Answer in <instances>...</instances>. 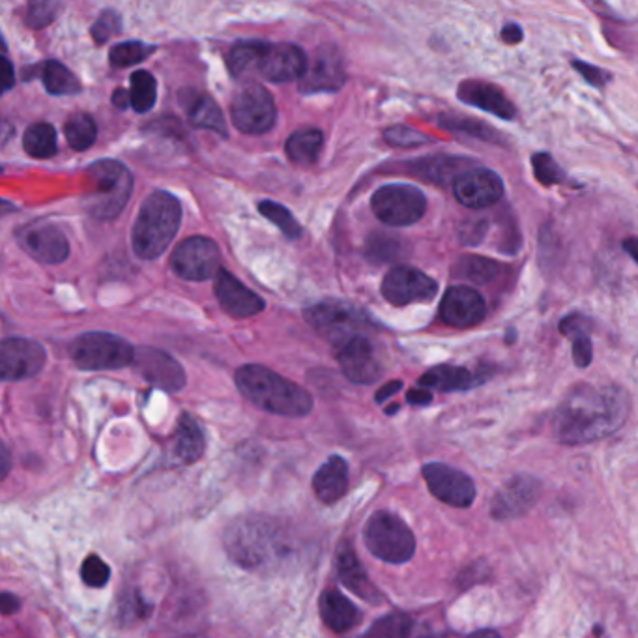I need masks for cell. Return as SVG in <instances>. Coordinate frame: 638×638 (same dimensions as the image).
Segmentation results:
<instances>
[{
	"label": "cell",
	"instance_id": "obj_1",
	"mask_svg": "<svg viewBox=\"0 0 638 638\" xmlns=\"http://www.w3.org/2000/svg\"><path fill=\"white\" fill-rule=\"evenodd\" d=\"M629 410V393L622 388L579 384L558 406L552 425L560 442L569 446L588 444L616 433Z\"/></svg>",
	"mask_w": 638,
	"mask_h": 638
},
{
	"label": "cell",
	"instance_id": "obj_2",
	"mask_svg": "<svg viewBox=\"0 0 638 638\" xmlns=\"http://www.w3.org/2000/svg\"><path fill=\"white\" fill-rule=\"evenodd\" d=\"M225 551L236 566L262 571L283 562L290 552L287 534L268 517H242L223 536Z\"/></svg>",
	"mask_w": 638,
	"mask_h": 638
},
{
	"label": "cell",
	"instance_id": "obj_3",
	"mask_svg": "<svg viewBox=\"0 0 638 638\" xmlns=\"http://www.w3.org/2000/svg\"><path fill=\"white\" fill-rule=\"evenodd\" d=\"M234 380L247 401L264 412L304 418L313 410L311 393L264 365H244L236 371Z\"/></svg>",
	"mask_w": 638,
	"mask_h": 638
},
{
	"label": "cell",
	"instance_id": "obj_4",
	"mask_svg": "<svg viewBox=\"0 0 638 638\" xmlns=\"http://www.w3.org/2000/svg\"><path fill=\"white\" fill-rule=\"evenodd\" d=\"M182 223V204L167 193L154 191L146 197L131 229V246L139 259H160L173 244Z\"/></svg>",
	"mask_w": 638,
	"mask_h": 638
},
{
	"label": "cell",
	"instance_id": "obj_5",
	"mask_svg": "<svg viewBox=\"0 0 638 638\" xmlns=\"http://www.w3.org/2000/svg\"><path fill=\"white\" fill-rule=\"evenodd\" d=\"M90 191L85 197V208L92 218L111 221L130 203L133 193V174L116 160L94 161L88 165Z\"/></svg>",
	"mask_w": 638,
	"mask_h": 638
},
{
	"label": "cell",
	"instance_id": "obj_6",
	"mask_svg": "<svg viewBox=\"0 0 638 638\" xmlns=\"http://www.w3.org/2000/svg\"><path fill=\"white\" fill-rule=\"evenodd\" d=\"M363 541L378 560L405 564L416 552V539L403 519L390 511H377L363 528Z\"/></svg>",
	"mask_w": 638,
	"mask_h": 638
},
{
	"label": "cell",
	"instance_id": "obj_7",
	"mask_svg": "<svg viewBox=\"0 0 638 638\" xmlns=\"http://www.w3.org/2000/svg\"><path fill=\"white\" fill-rule=\"evenodd\" d=\"M135 347L120 335L87 332L75 337L70 358L81 371H116L133 362Z\"/></svg>",
	"mask_w": 638,
	"mask_h": 638
},
{
	"label": "cell",
	"instance_id": "obj_8",
	"mask_svg": "<svg viewBox=\"0 0 638 638\" xmlns=\"http://www.w3.org/2000/svg\"><path fill=\"white\" fill-rule=\"evenodd\" d=\"M304 317L317 334L334 343L335 347L354 335H365L373 330L371 320L360 307L341 300H324L311 305L305 309Z\"/></svg>",
	"mask_w": 638,
	"mask_h": 638
},
{
	"label": "cell",
	"instance_id": "obj_9",
	"mask_svg": "<svg viewBox=\"0 0 638 638\" xmlns=\"http://www.w3.org/2000/svg\"><path fill=\"white\" fill-rule=\"evenodd\" d=\"M371 208L384 225L408 227L418 223L427 212V199L421 189L410 184H388L375 191Z\"/></svg>",
	"mask_w": 638,
	"mask_h": 638
},
{
	"label": "cell",
	"instance_id": "obj_10",
	"mask_svg": "<svg viewBox=\"0 0 638 638\" xmlns=\"http://www.w3.org/2000/svg\"><path fill=\"white\" fill-rule=\"evenodd\" d=\"M231 116L236 130L246 135H262L276 126L277 107L274 96L261 85L249 83L234 96Z\"/></svg>",
	"mask_w": 638,
	"mask_h": 638
},
{
	"label": "cell",
	"instance_id": "obj_11",
	"mask_svg": "<svg viewBox=\"0 0 638 638\" xmlns=\"http://www.w3.org/2000/svg\"><path fill=\"white\" fill-rule=\"evenodd\" d=\"M169 264L180 279L208 281L221 268V251L214 240L206 236H191L176 246Z\"/></svg>",
	"mask_w": 638,
	"mask_h": 638
},
{
	"label": "cell",
	"instance_id": "obj_12",
	"mask_svg": "<svg viewBox=\"0 0 638 638\" xmlns=\"http://www.w3.org/2000/svg\"><path fill=\"white\" fill-rule=\"evenodd\" d=\"M47 362L44 345L29 337L0 339V380L21 382L36 377Z\"/></svg>",
	"mask_w": 638,
	"mask_h": 638
},
{
	"label": "cell",
	"instance_id": "obj_13",
	"mask_svg": "<svg viewBox=\"0 0 638 638\" xmlns=\"http://www.w3.org/2000/svg\"><path fill=\"white\" fill-rule=\"evenodd\" d=\"M438 292L435 279L412 266H395L382 281V296L388 304L405 307L433 300Z\"/></svg>",
	"mask_w": 638,
	"mask_h": 638
},
{
	"label": "cell",
	"instance_id": "obj_14",
	"mask_svg": "<svg viewBox=\"0 0 638 638\" xmlns=\"http://www.w3.org/2000/svg\"><path fill=\"white\" fill-rule=\"evenodd\" d=\"M139 375L148 384L163 392L176 393L186 386V371L173 356L165 350L154 347L135 348L133 362Z\"/></svg>",
	"mask_w": 638,
	"mask_h": 638
},
{
	"label": "cell",
	"instance_id": "obj_15",
	"mask_svg": "<svg viewBox=\"0 0 638 638\" xmlns=\"http://www.w3.org/2000/svg\"><path fill=\"white\" fill-rule=\"evenodd\" d=\"M337 362L354 384L377 382L384 373L377 347L367 335H354L337 347Z\"/></svg>",
	"mask_w": 638,
	"mask_h": 638
},
{
	"label": "cell",
	"instance_id": "obj_16",
	"mask_svg": "<svg viewBox=\"0 0 638 638\" xmlns=\"http://www.w3.org/2000/svg\"><path fill=\"white\" fill-rule=\"evenodd\" d=\"M307 62V55L298 45L262 42L253 72L270 83H289L304 75Z\"/></svg>",
	"mask_w": 638,
	"mask_h": 638
},
{
	"label": "cell",
	"instance_id": "obj_17",
	"mask_svg": "<svg viewBox=\"0 0 638 638\" xmlns=\"http://www.w3.org/2000/svg\"><path fill=\"white\" fill-rule=\"evenodd\" d=\"M423 479L436 500L453 508H468L476 500L474 481L448 464H425Z\"/></svg>",
	"mask_w": 638,
	"mask_h": 638
},
{
	"label": "cell",
	"instance_id": "obj_18",
	"mask_svg": "<svg viewBox=\"0 0 638 638\" xmlns=\"http://www.w3.org/2000/svg\"><path fill=\"white\" fill-rule=\"evenodd\" d=\"M453 193L466 208L481 210L502 199L504 182L489 169H466L453 178Z\"/></svg>",
	"mask_w": 638,
	"mask_h": 638
},
{
	"label": "cell",
	"instance_id": "obj_19",
	"mask_svg": "<svg viewBox=\"0 0 638 638\" xmlns=\"http://www.w3.org/2000/svg\"><path fill=\"white\" fill-rule=\"evenodd\" d=\"M19 242L32 259L42 264H62L70 257V242L53 223H34L19 232Z\"/></svg>",
	"mask_w": 638,
	"mask_h": 638
},
{
	"label": "cell",
	"instance_id": "obj_20",
	"mask_svg": "<svg viewBox=\"0 0 638 638\" xmlns=\"http://www.w3.org/2000/svg\"><path fill=\"white\" fill-rule=\"evenodd\" d=\"M485 315L487 304L478 290L466 285L446 290L440 304V317L448 326L472 328L485 319Z\"/></svg>",
	"mask_w": 638,
	"mask_h": 638
},
{
	"label": "cell",
	"instance_id": "obj_21",
	"mask_svg": "<svg viewBox=\"0 0 638 638\" xmlns=\"http://www.w3.org/2000/svg\"><path fill=\"white\" fill-rule=\"evenodd\" d=\"M214 279H216L214 283L216 298L227 315H231L234 319H249L264 311L266 304L261 296L247 289L246 285L232 276L231 272L219 268Z\"/></svg>",
	"mask_w": 638,
	"mask_h": 638
},
{
	"label": "cell",
	"instance_id": "obj_22",
	"mask_svg": "<svg viewBox=\"0 0 638 638\" xmlns=\"http://www.w3.org/2000/svg\"><path fill=\"white\" fill-rule=\"evenodd\" d=\"M300 79H302L300 90L304 94L337 92L345 85L343 58L332 47H322L315 60L311 64L307 62L305 73Z\"/></svg>",
	"mask_w": 638,
	"mask_h": 638
},
{
	"label": "cell",
	"instance_id": "obj_23",
	"mask_svg": "<svg viewBox=\"0 0 638 638\" xmlns=\"http://www.w3.org/2000/svg\"><path fill=\"white\" fill-rule=\"evenodd\" d=\"M541 494V483L530 476H515L494 496L493 515L498 521L521 517L532 508Z\"/></svg>",
	"mask_w": 638,
	"mask_h": 638
},
{
	"label": "cell",
	"instance_id": "obj_24",
	"mask_svg": "<svg viewBox=\"0 0 638 638\" xmlns=\"http://www.w3.org/2000/svg\"><path fill=\"white\" fill-rule=\"evenodd\" d=\"M337 575L343 586L362 597L363 601L382 603V595L378 592L377 586L369 580L362 562L358 560L356 552L352 551L348 543H341L337 547Z\"/></svg>",
	"mask_w": 638,
	"mask_h": 638
},
{
	"label": "cell",
	"instance_id": "obj_25",
	"mask_svg": "<svg viewBox=\"0 0 638 638\" xmlns=\"http://www.w3.org/2000/svg\"><path fill=\"white\" fill-rule=\"evenodd\" d=\"M457 96L468 105L479 107L491 115L511 120L517 115L513 103L509 102L508 96L498 87L483 81H464L457 90Z\"/></svg>",
	"mask_w": 638,
	"mask_h": 638
},
{
	"label": "cell",
	"instance_id": "obj_26",
	"mask_svg": "<svg viewBox=\"0 0 638 638\" xmlns=\"http://www.w3.org/2000/svg\"><path fill=\"white\" fill-rule=\"evenodd\" d=\"M180 102L184 103L189 122L193 126L201 130L214 131L221 137H229L225 116L214 98L197 90H184L180 94Z\"/></svg>",
	"mask_w": 638,
	"mask_h": 638
},
{
	"label": "cell",
	"instance_id": "obj_27",
	"mask_svg": "<svg viewBox=\"0 0 638 638\" xmlns=\"http://www.w3.org/2000/svg\"><path fill=\"white\" fill-rule=\"evenodd\" d=\"M319 609L322 622L334 633H347L362 620V612L358 607L348 597L335 590L322 592Z\"/></svg>",
	"mask_w": 638,
	"mask_h": 638
},
{
	"label": "cell",
	"instance_id": "obj_28",
	"mask_svg": "<svg viewBox=\"0 0 638 638\" xmlns=\"http://www.w3.org/2000/svg\"><path fill=\"white\" fill-rule=\"evenodd\" d=\"M206 450V438L199 421L189 414H182L173 436L171 453L178 464L197 463Z\"/></svg>",
	"mask_w": 638,
	"mask_h": 638
},
{
	"label": "cell",
	"instance_id": "obj_29",
	"mask_svg": "<svg viewBox=\"0 0 638 638\" xmlns=\"http://www.w3.org/2000/svg\"><path fill=\"white\" fill-rule=\"evenodd\" d=\"M313 491L322 504H334L348 491V464L334 455L320 466L313 478Z\"/></svg>",
	"mask_w": 638,
	"mask_h": 638
},
{
	"label": "cell",
	"instance_id": "obj_30",
	"mask_svg": "<svg viewBox=\"0 0 638 638\" xmlns=\"http://www.w3.org/2000/svg\"><path fill=\"white\" fill-rule=\"evenodd\" d=\"M478 378L474 377L468 369L464 367H453V365H438L435 369H429L420 378L421 388H433L438 392H463L478 386Z\"/></svg>",
	"mask_w": 638,
	"mask_h": 638
},
{
	"label": "cell",
	"instance_id": "obj_31",
	"mask_svg": "<svg viewBox=\"0 0 638 638\" xmlns=\"http://www.w3.org/2000/svg\"><path fill=\"white\" fill-rule=\"evenodd\" d=\"M322 145H324V133L319 128H304L290 135L285 150H287V158L294 165L311 167L315 161L319 160Z\"/></svg>",
	"mask_w": 638,
	"mask_h": 638
},
{
	"label": "cell",
	"instance_id": "obj_32",
	"mask_svg": "<svg viewBox=\"0 0 638 638\" xmlns=\"http://www.w3.org/2000/svg\"><path fill=\"white\" fill-rule=\"evenodd\" d=\"M23 148L34 160H47L57 154V130L49 122H36L23 135Z\"/></svg>",
	"mask_w": 638,
	"mask_h": 638
},
{
	"label": "cell",
	"instance_id": "obj_33",
	"mask_svg": "<svg viewBox=\"0 0 638 638\" xmlns=\"http://www.w3.org/2000/svg\"><path fill=\"white\" fill-rule=\"evenodd\" d=\"M42 81L51 96H73L81 92V83L64 64L47 60L42 68Z\"/></svg>",
	"mask_w": 638,
	"mask_h": 638
},
{
	"label": "cell",
	"instance_id": "obj_34",
	"mask_svg": "<svg viewBox=\"0 0 638 638\" xmlns=\"http://www.w3.org/2000/svg\"><path fill=\"white\" fill-rule=\"evenodd\" d=\"M64 135L68 145L72 146L75 152H85L96 143V137H98L96 120L87 113H73L64 124Z\"/></svg>",
	"mask_w": 638,
	"mask_h": 638
},
{
	"label": "cell",
	"instance_id": "obj_35",
	"mask_svg": "<svg viewBox=\"0 0 638 638\" xmlns=\"http://www.w3.org/2000/svg\"><path fill=\"white\" fill-rule=\"evenodd\" d=\"M158 102V81L156 77L145 70H137L131 75L130 103L131 107L145 115L152 111Z\"/></svg>",
	"mask_w": 638,
	"mask_h": 638
},
{
	"label": "cell",
	"instance_id": "obj_36",
	"mask_svg": "<svg viewBox=\"0 0 638 638\" xmlns=\"http://www.w3.org/2000/svg\"><path fill=\"white\" fill-rule=\"evenodd\" d=\"M500 274V264L478 257V255H466L463 259H459L455 266V276L461 277L464 281L476 283V285H485L489 281H493L494 277Z\"/></svg>",
	"mask_w": 638,
	"mask_h": 638
},
{
	"label": "cell",
	"instance_id": "obj_37",
	"mask_svg": "<svg viewBox=\"0 0 638 638\" xmlns=\"http://www.w3.org/2000/svg\"><path fill=\"white\" fill-rule=\"evenodd\" d=\"M156 51L154 45L145 44V42H122L111 47L109 51V60L113 68H130L135 64H141L143 60L150 57Z\"/></svg>",
	"mask_w": 638,
	"mask_h": 638
},
{
	"label": "cell",
	"instance_id": "obj_38",
	"mask_svg": "<svg viewBox=\"0 0 638 638\" xmlns=\"http://www.w3.org/2000/svg\"><path fill=\"white\" fill-rule=\"evenodd\" d=\"M261 47V40H246V42L232 45L231 53H229V70L234 77H242L246 73L253 72Z\"/></svg>",
	"mask_w": 638,
	"mask_h": 638
},
{
	"label": "cell",
	"instance_id": "obj_39",
	"mask_svg": "<svg viewBox=\"0 0 638 638\" xmlns=\"http://www.w3.org/2000/svg\"><path fill=\"white\" fill-rule=\"evenodd\" d=\"M259 212L268 221H272L279 231L283 232L289 240H298L302 236V227L296 218L290 214L283 204L274 201H262L259 204Z\"/></svg>",
	"mask_w": 638,
	"mask_h": 638
},
{
	"label": "cell",
	"instance_id": "obj_40",
	"mask_svg": "<svg viewBox=\"0 0 638 638\" xmlns=\"http://www.w3.org/2000/svg\"><path fill=\"white\" fill-rule=\"evenodd\" d=\"M62 10L60 0H29L25 8V25L32 30L49 27Z\"/></svg>",
	"mask_w": 638,
	"mask_h": 638
},
{
	"label": "cell",
	"instance_id": "obj_41",
	"mask_svg": "<svg viewBox=\"0 0 638 638\" xmlns=\"http://www.w3.org/2000/svg\"><path fill=\"white\" fill-rule=\"evenodd\" d=\"M412 620L401 614V612H393L386 618H380L377 624L373 625L365 635L367 637H380V638H403L410 635L412 631Z\"/></svg>",
	"mask_w": 638,
	"mask_h": 638
},
{
	"label": "cell",
	"instance_id": "obj_42",
	"mask_svg": "<svg viewBox=\"0 0 638 638\" xmlns=\"http://www.w3.org/2000/svg\"><path fill=\"white\" fill-rule=\"evenodd\" d=\"M442 126L451 131L468 133V135H472L476 139H483V141H493V135H498L493 128L481 124L479 120L466 118V116H442Z\"/></svg>",
	"mask_w": 638,
	"mask_h": 638
},
{
	"label": "cell",
	"instance_id": "obj_43",
	"mask_svg": "<svg viewBox=\"0 0 638 638\" xmlns=\"http://www.w3.org/2000/svg\"><path fill=\"white\" fill-rule=\"evenodd\" d=\"M122 30V17L116 10H103L100 17L90 27V34L98 45L107 44L113 36Z\"/></svg>",
	"mask_w": 638,
	"mask_h": 638
},
{
	"label": "cell",
	"instance_id": "obj_44",
	"mask_svg": "<svg viewBox=\"0 0 638 638\" xmlns=\"http://www.w3.org/2000/svg\"><path fill=\"white\" fill-rule=\"evenodd\" d=\"M81 579L90 588H103L111 580V567L98 554H90L81 566Z\"/></svg>",
	"mask_w": 638,
	"mask_h": 638
},
{
	"label": "cell",
	"instance_id": "obj_45",
	"mask_svg": "<svg viewBox=\"0 0 638 638\" xmlns=\"http://www.w3.org/2000/svg\"><path fill=\"white\" fill-rule=\"evenodd\" d=\"M384 139L388 145L397 148H418L427 145L431 139L421 131L408 128V126H392L384 131Z\"/></svg>",
	"mask_w": 638,
	"mask_h": 638
},
{
	"label": "cell",
	"instance_id": "obj_46",
	"mask_svg": "<svg viewBox=\"0 0 638 638\" xmlns=\"http://www.w3.org/2000/svg\"><path fill=\"white\" fill-rule=\"evenodd\" d=\"M532 163H534V174L543 186L560 184L564 180V173L560 171V167L554 163L549 154H536L532 158Z\"/></svg>",
	"mask_w": 638,
	"mask_h": 638
},
{
	"label": "cell",
	"instance_id": "obj_47",
	"mask_svg": "<svg viewBox=\"0 0 638 638\" xmlns=\"http://www.w3.org/2000/svg\"><path fill=\"white\" fill-rule=\"evenodd\" d=\"M150 605L137 592L128 595L122 605H120V620L122 622H141L148 618L150 614Z\"/></svg>",
	"mask_w": 638,
	"mask_h": 638
},
{
	"label": "cell",
	"instance_id": "obj_48",
	"mask_svg": "<svg viewBox=\"0 0 638 638\" xmlns=\"http://www.w3.org/2000/svg\"><path fill=\"white\" fill-rule=\"evenodd\" d=\"M395 253H397V242L388 236H378L367 246V255L375 261H390L395 257Z\"/></svg>",
	"mask_w": 638,
	"mask_h": 638
},
{
	"label": "cell",
	"instance_id": "obj_49",
	"mask_svg": "<svg viewBox=\"0 0 638 638\" xmlns=\"http://www.w3.org/2000/svg\"><path fill=\"white\" fill-rule=\"evenodd\" d=\"M594 358V347L588 334L573 335V360L577 367H588Z\"/></svg>",
	"mask_w": 638,
	"mask_h": 638
},
{
	"label": "cell",
	"instance_id": "obj_50",
	"mask_svg": "<svg viewBox=\"0 0 638 638\" xmlns=\"http://www.w3.org/2000/svg\"><path fill=\"white\" fill-rule=\"evenodd\" d=\"M573 68H575L590 85H594V87H603V85L609 81V75H607V73L603 72V70H599V68L590 66V64H586V62H582V60H573Z\"/></svg>",
	"mask_w": 638,
	"mask_h": 638
},
{
	"label": "cell",
	"instance_id": "obj_51",
	"mask_svg": "<svg viewBox=\"0 0 638 638\" xmlns=\"http://www.w3.org/2000/svg\"><path fill=\"white\" fill-rule=\"evenodd\" d=\"M590 328H592V322L584 319L582 315H569V317L562 320V324H560V332L567 335V337H573V335L577 334H588Z\"/></svg>",
	"mask_w": 638,
	"mask_h": 638
},
{
	"label": "cell",
	"instance_id": "obj_52",
	"mask_svg": "<svg viewBox=\"0 0 638 638\" xmlns=\"http://www.w3.org/2000/svg\"><path fill=\"white\" fill-rule=\"evenodd\" d=\"M15 70L12 62L0 55V96L15 87Z\"/></svg>",
	"mask_w": 638,
	"mask_h": 638
},
{
	"label": "cell",
	"instance_id": "obj_53",
	"mask_svg": "<svg viewBox=\"0 0 638 638\" xmlns=\"http://www.w3.org/2000/svg\"><path fill=\"white\" fill-rule=\"evenodd\" d=\"M19 609H21V601L17 595L10 594V592H0V614L2 616H12Z\"/></svg>",
	"mask_w": 638,
	"mask_h": 638
},
{
	"label": "cell",
	"instance_id": "obj_54",
	"mask_svg": "<svg viewBox=\"0 0 638 638\" xmlns=\"http://www.w3.org/2000/svg\"><path fill=\"white\" fill-rule=\"evenodd\" d=\"M12 451L0 440V483L12 472Z\"/></svg>",
	"mask_w": 638,
	"mask_h": 638
},
{
	"label": "cell",
	"instance_id": "obj_55",
	"mask_svg": "<svg viewBox=\"0 0 638 638\" xmlns=\"http://www.w3.org/2000/svg\"><path fill=\"white\" fill-rule=\"evenodd\" d=\"M502 40L508 45H517L522 42V29L515 23H509L502 29Z\"/></svg>",
	"mask_w": 638,
	"mask_h": 638
},
{
	"label": "cell",
	"instance_id": "obj_56",
	"mask_svg": "<svg viewBox=\"0 0 638 638\" xmlns=\"http://www.w3.org/2000/svg\"><path fill=\"white\" fill-rule=\"evenodd\" d=\"M408 403L412 405H429L433 401V395L427 390V388H421V390H412L406 395Z\"/></svg>",
	"mask_w": 638,
	"mask_h": 638
},
{
	"label": "cell",
	"instance_id": "obj_57",
	"mask_svg": "<svg viewBox=\"0 0 638 638\" xmlns=\"http://www.w3.org/2000/svg\"><path fill=\"white\" fill-rule=\"evenodd\" d=\"M403 388V382L401 380H393L390 384H384L377 392V403H382L386 399H390L393 393L399 392Z\"/></svg>",
	"mask_w": 638,
	"mask_h": 638
},
{
	"label": "cell",
	"instance_id": "obj_58",
	"mask_svg": "<svg viewBox=\"0 0 638 638\" xmlns=\"http://www.w3.org/2000/svg\"><path fill=\"white\" fill-rule=\"evenodd\" d=\"M113 103L116 105V109H128L130 105V92L124 90V88H116L115 94H113Z\"/></svg>",
	"mask_w": 638,
	"mask_h": 638
},
{
	"label": "cell",
	"instance_id": "obj_59",
	"mask_svg": "<svg viewBox=\"0 0 638 638\" xmlns=\"http://www.w3.org/2000/svg\"><path fill=\"white\" fill-rule=\"evenodd\" d=\"M14 212V203H10V201H4V199H0V219L6 218V216H10V214H14Z\"/></svg>",
	"mask_w": 638,
	"mask_h": 638
},
{
	"label": "cell",
	"instance_id": "obj_60",
	"mask_svg": "<svg viewBox=\"0 0 638 638\" xmlns=\"http://www.w3.org/2000/svg\"><path fill=\"white\" fill-rule=\"evenodd\" d=\"M635 244H637V242H635L633 238H631V240L627 242V251H629V255H631L633 259H637V253H635Z\"/></svg>",
	"mask_w": 638,
	"mask_h": 638
},
{
	"label": "cell",
	"instance_id": "obj_61",
	"mask_svg": "<svg viewBox=\"0 0 638 638\" xmlns=\"http://www.w3.org/2000/svg\"><path fill=\"white\" fill-rule=\"evenodd\" d=\"M395 410H399V405L390 406V408H388V410H386V412H388V414H390V416H392V414H393V412H395Z\"/></svg>",
	"mask_w": 638,
	"mask_h": 638
},
{
	"label": "cell",
	"instance_id": "obj_62",
	"mask_svg": "<svg viewBox=\"0 0 638 638\" xmlns=\"http://www.w3.org/2000/svg\"><path fill=\"white\" fill-rule=\"evenodd\" d=\"M2 171H4V169H2V167H0V173H2Z\"/></svg>",
	"mask_w": 638,
	"mask_h": 638
}]
</instances>
